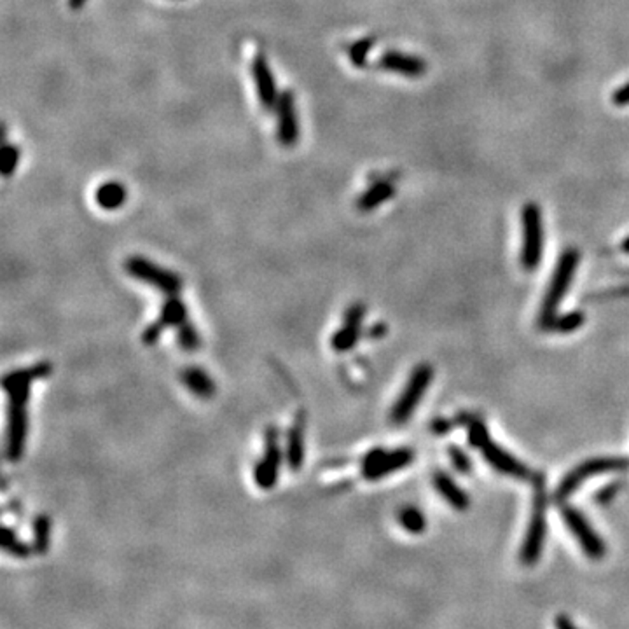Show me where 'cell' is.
Wrapping results in <instances>:
<instances>
[{
    "instance_id": "cell-7",
    "label": "cell",
    "mask_w": 629,
    "mask_h": 629,
    "mask_svg": "<svg viewBox=\"0 0 629 629\" xmlns=\"http://www.w3.org/2000/svg\"><path fill=\"white\" fill-rule=\"evenodd\" d=\"M629 468V460L628 458H595L580 464L579 467L573 468L572 472L566 474V477L563 479L561 484L558 486L556 491V498L558 500H566L572 493H575L577 488L588 479L595 477L598 474H605V472H621L628 471Z\"/></svg>"
},
{
    "instance_id": "cell-18",
    "label": "cell",
    "mask_w": 629,
    "mask_h": 629,
    "mask_svg": "<svg viewBox=\"0 0 629 629\" xmlns=\"http://www.w3.org/2000/svg\"><path fill=\"white\" fill-rule=\"evenodd\" d=\"M433 484H435V490L439 491V495H441V497L444 498L449 505H451L453 509H456V511L468 509V504H471V500H468L467 493H465V491L462 490V488H460L458 484H456V482L449 477V475L442 474V472H437V474L433 475Z\"/></svg>"
},
{
    "instance_id": "cell-29",
    "label": "cell",
    "mask_w": 629,
    "mask_h": 629,
    "mask_svg": "<svg viewBox=\"0 0 629 629\" xmlns=\"http://www.w3.org/2000/svg\"><path fill=\"white\" fill-rule=\"evenodd\" d=\"M488 437H490V433H488L486 425L481 420L471 418V422H468V441H471V444L479 448Z\"/></svg>"
},
{
    "instance_id": "cell-26",
    "label": "cell",
    "mask_w": 629,
    "mask_h": 629,
    "mask_svg": "<svg viewBox=\"0 0 629 629\" xmlns=\"http://www.w3.org/2000/svg\"><path fill=\"white\" fill-rule=\"evenodd\" d=\"M2 549L6 553L12 554L16 558H27L28 554L32 553L30 547L25 542L18 539L16 531H12L9 526H4V533H2Z\"/></svg>"
},
{
    "instance_id": "cell-27",
    "label": "cell",
    "mask_w": 629,
    "mask_h": 629,
    "mask_svg": "<svg viewBox=\"0 0 629 629\" xmlns=\"http://www.w3.org/2000/svg\"><path fill=\"white\" fill-rule=\"evenodd\" d=\"M374 45V39L373 37H366L360 39V41L353 42L350 45V50H348V56H350V61L353 67L362 68L367 65V56H369V51L373 50Z\"/></svg>"
},
{
    "instance_id": "cell-19",
    "label": "cell",
    "mask_w": 629,
    "mask_h": 629,
    "mask_svg": "<svg viewBox=\"0 0 629 629\" xmlns=\"http://www.w3.org/2000/svg\"><path fill=\"white\" fill-rule=\"evenodd\" d=\"M395 194V185L390 181H378L367 189L366 192H362L357 200V208L360 212H373L374 208L381 207L384 201H389L390 198H393Z\"/></svg>"
},
{
    "instance_id": "cell-2",
    "label": "cell",
    "mask_w": 629,
    "mask_h": 629,
    "mask_svg": "<svg viewBox=\"0 0 629 629\" xmlns=\"http://www.w3.org/2000/svg\"><path fill=\"white\" fill-rule=\"evenodd\" d=\"M547 537V498L544 490V479L537 477L535 498H533V511H531L530 524L524 535L523 547H521V563L524 566H533L542 556L544 542Z\"/></svg>"
},
{
    "instance_id": "cell-16",
    "label": "cell",
    "mask_w": 629,
    "mask_h": 629,
    "mask_svg": "<svg viewBox=\"0 0 629 629\" xmlns=\"http://www.w3.org/2000/svg\"><path fill=\"white\" fill-rule=\"evenodd\" d=\"M305 426L306 415L299 411L287 433V464L290 471H299L305 462Z\"/></svg>"
},
{
    "instance_id": "cell-17",
    "label": "cell",
    "mask_w": 629,
    "mask_h": 629,
    "mask_svg": "<svg viewBox=\"0 0 629 629\" xmlns=\"http://www.w3.org/2000/svg\"><path fill=\"white\" fill-rule=\"evenodd\" d=\"M181 381L185 384V389L198 399L208 400L215 395V383L210 374L201 367H187L181 373Z\"/></svg>"
},
{
    "instance_id": "cell-20",
    "label": "cell",
    "mask_w": 629,
    "mask_h": 629,
    "mask_svg": "<svg viewBox=\"0 0 629 629\" xmlns=\"http://www.w3.org/2000/svg\"><path fill=\"white\" fill-rule=\"evenodd\" d=\"M187 320V308L178 296H168L163 302L158 322L163 327H181Z\"/></svg>"
},
{
    "instance_id": "cell-25",
    "label": "cell",
    "mask_w": 629,
    "mask_h": 629,
    "mask_svg": "<svg viewBox=\"0 0 629 629\" xmlns=\"http://www.w3.org/2000/svg\"><path fill=\"white\" fill-rule=\"evenodd\" d=\"M50 537H51V521L50 517L42 514L37 516L34 523V550L44 554L50 547Z\"/></svg>"
},
{
    "instance_id": "cell-36",
    "label": "cell",
    "mask_w": 629,
    "mask_h": 629,
    "mask_svg": "<svg viewBox=\"0 0 629 629\" xmlns=\"http://www.w3.org/2000/svg\"><path fill=\"white\" fill-rule=\"evenodd\" d=\"M86 2L87 0H68V8L72 11H79V9H83L86 6Z\"/></svg>"
},
{
    "instance_id": "cell-4",
    "label": "cell",
    "mask_w": 629,
    "mask_h": 629,
    "mask_svg": "<svg viewBox=\"0 0 629 629\" xmlns=\"http://www.w3.org/2000/svg\"><path fill=\"white\" fill-rule=\"evenodd\" d=\"M125 269L130 276H133L138 282L145 283L149 287H154L159 292L168 298V296H178L184 289V280L175 271L161 268L159 264L145 259V257L133 256L126 260Z\"/></svg>"
},
{
    "instance_id": "cell-35",
    "label": "cell",
    "mask_w": 629,
    "mask_h": 629,
    "mask_svg": "<svg viewBox=\"0 0 629 629\" xmlns=\"http://www.w3.org/2000/svg\"><path fill=\"white\" fill-rule=\"evenodd\" d=\"M433 430L437 433H444L446 430H449V423L444 422V420H439V422L433 423Z\"/></svg>"
},
{
    "instance_id": "cell-11",
    "label": "cell",
    "mask_w": 629,
    "mask_h": 629,
    "mask_svg": "<svg viewBox=\"0 0 629 629\" xmlns=\"http://www.w3.org/2000/svg\"><path fill=\"white\" fill-rule=\"evenodd\" d=\"M276 136L283 147H294L299 140V119L296 110V96L292 91L280 93L276 102Z\"/></svg>"
},
{
    "instance_id": "cell-14",
    "label": "cell",
    "mask_w": 629,
    "mask_h": 629,
    "mask_svg": "<svg viewBox=\"0 0 629 629\" xmlns=\"http://www.w3.org/2000/svg\"><path fill=\"white\" fill-rule=\"evenodd\" d=\"M366 317V306L360 302H355L344 313L343 327L338 332H334L331 340L332 350L338 353H344V351L351 350L357 344L358 338H360V325Z\"/></svg>"
},
{
    "instance_id": "cell-22",
    "label": "cell",
    "mask_w": 629,
    "mask_h": 629,
    "mask_svg": "<svg viewBox=\"0 0 629 629\" xmlns=\"http://www.w3.org/2000/svg\"><path fill=\"white\" fill-rule=\"evenodd\" d=\"M397 519H399L400 526H402L407 533H411V535H420V533H423L426 528L425 516H423L422 511L416 509V507H404L399 513V517H397Z\"/></svg>"
},
{
    "instance_id": "cell-21",
    "label": "cell",
    "mask_w": 629,
    "mask_h": 629,
    "mask_svg": "<svg viewBox=\"0 0 629 629\" xmlns=\"http://www.w3.org/2000/svg\"><path fill=\"white\" fill-rule=\"evenodd\" d=\"M94 200L103 210H117L126 201V189L119 182H105L94 192Z\"/></svg>"
},
{
    "instance_id": "cell-12",
    "label": "cell",
    "mask_w": 629,
    "mask_h": 629,
    "mask_svg": "<svg viewBox=\"0 0 629 629\" xmlns=\"http://www.w3.org/2000/svg\"><path fill=\"white\" fill-rule=\"evenodd\" d=\"M479 449H481L482 456L486 458V462L495 468V471L511 475V477L514 479H521V481H531V479H533V475H531L530 468H528L526 465H523L519 460H516L513 455L504 451L500 446L495 444V442L491 441V437H488L486 441L482 442V444L479 446Z\"/></svg>"
},
{
    "instance_id": "cell-31",
    "label": "cell",
    "mask_w": 629,
    "mask_h": 629,
    "mask_svg": "<svg viewBox=\"0 0 629 629\" xmlns=\"http://www.w3.org/2000/svg\"><path fill=\"white\" fill-rule=\"evenodd\" d=\"M163 331H165V327H163V325L159 324L158 320L152 322V324L149 325V327L145 329V331H143V334H142L143 344H156V343H158L159 338H161V334H163Z\"/></svg>"
},
{
    "instance_id": "cell-9",
    "label": "cell",
    "mask_w": 629,
    "mask_h": 629,
    "mask_svg": "<svg viewBox=\"0 0 629 629\" xmlns=\"http://www.w3.org/2000/svg\"><path fill=\"white\" fill-rule=\"evenodd\" d=\"M561 514L563 521H565V524L568 526L570 533L577 539L582 553H584L588 558L595 559V561H599V559L605 558L607 546H605L601 537L596 533L595 528L591 526V523L586 519L584 514L579 513V511L573 509V507H563Z\"/></svg>"
},
{
    "instance_id": "cell-3",
    "label": "cell",
    "mask_w": 629,
    "mask_h": 629,
    "mask_svg": "<svg viewBox=\"0 0 629 629\" xmlns=\"http://www.w3.org/2000/svg\"><path fill=\"white\" fill-rule=\"evenodd\" d=\"M579 260L580 254L577 249H566L561 254V257H559L558 266L554 269L553 280H550V285L547 289L546 298H544L542 308H540L539 322L544 329L556 317V308H558L559 302L565 298L566 290H568L573 275L577 271V266H579Z\"/></svg>"
},
{
    "instance_id": "cell-8",
    "label": "cell",
    "mask_w": 629,
    "mask_h": 629,
    "mask_svg": "<svg viewBox=\"0 0 629 629\" xmlns=\"http://www.w3.org/2000/svg\"><path fill=\"white\" fill-rule=\"evenodd\" d=\"M413 458H415V453L406 448L393 449V451H384L380 448L373 449L362 460V475L369 481H378V479L386 477L389 474L411 465Z\"/></svg>"
},
{
    "instance_id": "cell-32",
    "label": "cell",
    "mask_w": 629,
    "mask_h": 629,
    "mask_svg": "<svg viewBox=\"0 0 629 629\" xmlns=\"http://www.w3.org/2000/svg\"><path fill=\"white\" fill-rule=\"evenodd\" d=\"M612 103L617 107L629 105V81L612 93Z\"/></svg>"
},
{
    "instance_id": "cell-33",
    "label": "cell",
    "mask_w": 629,
    "mask_h": 629,
    "mask_svg": "<svg viewBox=\"0 0 629 629\" xmlns=\"http://www.w3.org/2000/svg\"><path fill=\"white\" fill-rule=\"evenodd\" d=\"M617 491H619V484H610V486H607L605 490H601L598 495H596V502H598L599 505L608 504V502H610L612 498L617 495Z\"/></svg>"
},
{
    "instance_id": "cell-28",
    "label": "cell",
    "mask_w": 629,
    "mask_h": 629,
    "mask_svg": "<svg viewBox=\"0 0 629 629\" xmlns=\"http://www.w3.org/2000/svg\"><path fill=\"white\" fill-rule=\"evenodd\" d=\"M19 147L14 145V143H6L4 149H2V163H0V172L4 177H11L12 174L18 168L19 163Z\"/></svg>"
},
{
    "instance_id": "cell-30",
    "label": "cell",
    "mask_w": 629,
    "mask_h": 629,
    "mask_svg": "<svg viewBox=\"0 0 629 629\" xmlns=\"http://www.w3.org/2000/svg\"><path fill=\"white\" fill-rule=\"evenodd\" d=\"M449 456H451V462H453V465L456 467V471L464 472V474L471 472V468H472L471 458H468L467 453L462 451L458 446H451V448H449Z\"/></svg>"
},
{
    "instance_id": "cell-34",
    "label": "cell",
    "mask_w": 629,
    "mask_h": 629,
    "mask_svg": "<svg viewBox=\"0 0 629 629\" xmlns=\"http://www.w3.org/2000/svg\"><path fill=\"white\" fill-rule=\"evenodd\" d=\"M554 629H579V628H577V624L568 617V615L559 614V615H556V619H554Z\"/></svg>"
},
{
    "instance_id": "cell-5",
    "label": "cell",
    "mask_w": 629,
    "mask_h": 629,
    "mask_svg": "<svg viewBox=\"0 0 629 629\" xmlns=\"http://www.w3.org/2000/svg\"><path fill=\"white\" fill-rule=\"evenodd\" d=\"M523 249H521V262L526 271H533L542 259L544 249V227L542 214L537 203H528L523 208Z\"/></svg>"
},
{
    "instance_id": "cell-23",
    "label": "cell",
    "mask_w": 629,
    "mask_h": 629,
    "mask_svg": "<svg viewBox=\"0 0 629 629\" xmlns=\"http://www.w3.org/2000/svg\"><path fill=\"white\" fill-rule=\"evenodd\" d=\"M582 324H584V315L580 311H572L563 315V317H554L546 329L547 331L568 334V332H573L582 327Z\"/></svg>"
},
{
    "instance_id": "cell-6",
    "label": "cell",
    "mask_w": 629,
    "mask_h": 629,
    "mask_svg": "<svg viewBox=\"0 0 629 629\" xmlns=\"http://www.w3.org/2000/svg\"><path fill=\"white\" fill-rule=\"evenodd\" d=\"M432 376L433 369L429 364H422V366H418L413 371V374H411L409 381H407L406 384V389L400 393L395 406H393L392 413H390V422H392L393 425L400 426L411 418V415L415 413L418 402L423 399V395H425L430 381H432Z\"/></svg>"
},
{
    "instance_id": "cell-15",
    "label": "cell",
    "mask_w": 629,
    "mask_h": 629,
    "mask_svg": "<svg viewBox=\"0 0 629 629\" xmlns=\"http://www.w3.org/2000/svg\"><path fill=\"white\" fill-rule=\"evenodd\" d=\"M376 67L383 72H392V74H399L409 79H418L426 74V61L423 58L402 53V51L383 53L378 60Z\"/></svg>"
},
{
    "instance_id": "cell-37",
    "label": "cell",
    "mask_w": 629,
    "mask_h": 629,
    "mask_svg": "<svg viewBox=\"0 0 629 629\" xmlns=\"http://www.w3.org/2000/svg\"><path fill=\"white\" fill-rule=\"evenodd\" d=\"M622 250H624L626 254H629V236L622 241Z\"/></svg>"
},
{
    "instance_id": "cell-1",
    "label": "cell",
    "mask_w": 629,
    "mask_h": 629,
    "mask_svg": "<svg viewBox=\"0 0 629 629\" xmlns=\"http://www.w3.org/2000/svg\"><path fill=\"white\" fill-rule=\"evenodd\" d=\"M53 371L50 362H41L28 369H18L8 373L2 380L9 400L8 435H6V456L9 462H18L25 453L28 435V399L32 383L48 378Z\"/></svg>"
},
{
    "instance_id": "cell-24",
    "label": "cell",
    "mask_w": 629,
    "mask_h": 629,
    "mask_svg": "<svg viewBox=\"0 0 629 629\" xmlns=\"http://www.w3.org/2000/svg\"><path fill=\"white\" fill-rule=\"evenodd\" d=\"M177 329H178L177 343H178V347L182 348V350L189 351V353L200 350V347H201L200 332H198V329L194 327V325H192L191 322L185 320L184 324H182L181 327H177Z\"/></svg>"
},
{
    "instance_id": "cell-10",
    "label": "cell",
    "mask_w": 629,
    "mask_h": 629,
    "mask_svg": "<svg viewBox=\"0 0 629 629\" xmlns=\"http://www.w3.org/2000/svg\"><path fill=\"white\" fill-rule=\"evenodd\" d=\"M264 456L257 462L254 468L256 484L262 490H271L278 482V472L282 467V448H280V433L276 426L269 425L264 432Z\"/></svg>"
},
{
    "instance_id": "cell-13",
    "label": "cell",
    "mask_w": 629,
    "mask_h": 629,
    "mask_svg": "<svg viewBox=\"0 0 629 629\" xmlns=\"http://www.w3.org/2000/svg\"><path fill=\"white\" fill-rule=\"evenodd\" d=\"M250 70H252V77L254 83H256L260 105H262L264 110H273L276 107V102H278L280 93L276 91L275 76H273L268 58L264 56V54H257L254 58L252 65H250Z\"/></svg>"
}]
</instances>
